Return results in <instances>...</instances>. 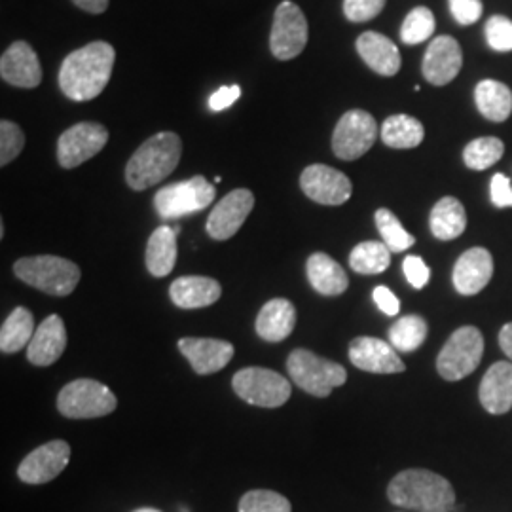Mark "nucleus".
Masks as SVG:
<instances>
[{
    "label": "nucleus",
    "instance_id": "obj_1",
    "mask_svg": "<svg viewBox=\"0 0 512 512\" xmlns=\"http://www.w3.org/2000/svg\"><path fill=\"white\" fill-rule=\"evenodd\" d=\"M114 59V48L103 40L92 42L67 55L59 71L61 90L69 99L78 103L92 101L107 88L114 69Z\"/></svg>",
    "mask_w": 512,
    "mask_h": 512
},
{
    "label": "nucleus",
    "instance_id": "obj_2",
    "mask_svg": "<svg viewBox=\"0 0 512 512\" xmlns=\"http://www.w3.org/2000/svg\"><path fill=\"white\" fill-rule=\"evenodd\" d=\"M387 497L393 505L418 512H452L456 492L452 484L433 471L408 469L389 482Z\"/></svg>",
    "mask_w": 512,
    "mask_h": 512
},
{
    "label": "nucleus",
    "instance_id": "obj_3",
    "mask_svg": "<svg viewBox=\"0 0 512 512\" xmlns=\"http://www.w3.org/2000/svg\"><path fill=\"white\" fill-rule=\"evenodd\" d=\"M183 143L177 133L162 131L152 135L126 165V181L133 190H147L167 179L181 162Z\"/></svg>",
    "mask_w": 512,
    "mask_h": 512
},
{
    "label": "nucleus",
    "instance_id": "obj_4",
    "mask_svg": "<svg viewBox=\"0 0 512 512\" xmlns=\"http://www.w3.org/2000/svg\"><path fill=\"white\" fill-rule=\"evenodd\" d=\"M14 274L38 291L54 296H69L80 281V268L61 256L40 255L19 258Z\"/></svg>",
    "mask_w": 512,
    "mask_h": 512
},
{
    "label": "nucleus",
    "instance_id": "obj_5",
    "mask_svg": "<svg viewBox=\"0 0 512 512\" xmlns=\"http://www.w3.org/2000/svg\"><path fill=\"white\" fill-rule=\"evenodd\" d=\"M287 370L294 384L313 397H329L332 389L346 384V368L329 359L317 357L308 349H294L287 359Z\"/></svg>",
    "mask_w": 512,
    "mask_h": 512
},
{
    "label": "nucleus",
    "instance_id": "obj_6",
    "mask_svg": "<svg viewBox=\"0 0 512 512\" xmlns=\"http://www.w3.org/2000/svg\"><path fill=\"white\" fill-rule=\"evenodd\" d=\"M118 406L116 395L97 380L82 378L65 385L57 397V410L71 420L103 418Z\"/></svg>",
    "mask_w": 512,
    "mask_h": 512
},
{
    "label": "nucleus",
    "instance_id": "obj_7",
    "mask_svg": "<svg viewBox=\"0 0 512 512\" xmlns=\"http://www.w3.org/2000/svg\"><path fill=\"white\" fill-rule=\"evenodd\" d=\"M239 399L260 408H279L291 399L293 387L287 378L270 368L249 366L239 370L232 380Z\"/></svg>",
    "mask_w": 512,
    "mask_h": 512
},
{
    "label": "nucleus",
    "instance_id": "obj_8",
    "mask_svg": "<svg viewBox=\"0 0 512 512\" xmlns=\"http://www.w3.org/2000/svg\"><path fill=\"white\" fill-rule=\"evenodd\" d=\"M215 196V184L209 183L202 175H196L188 181L160 188L154 198V207L162 219H181L209 207Z\"/></svg>",
    "mask_w": 512,
    "mask_h": 512
},
{
    "label": "nucleus",
    "instance_id": "obj_9",
    "mask_svg": "<svg viewBox=\"0 0 512 512\" xmlns=\"http://www.w3.org/2000/svg\"><path fill=\"white\" fill-rule=\"evenodd\" d=\"M484 355V336L476 327L456 330L440 349L437 370L448 382H459L473 374Z\"/></svg>",
    "mask_w": 512,
    "mask_h": 512
},
{
    "label": "nucleus",
    "instance_id": "obj_10",
    "mask_svg": "<svg viewBox=\"0 0 512 512\" xmlns=\"http://www.w3.org/2000/svg\"><path fill=\"white\" fill-rule=\"evenodd\" d=\"M378 137V124L366 110H348L336 124L332 133V150L340 160L353 162L363 158L374 147Z\"/></svg>",
    "mask_w": 512,
    "mask_h": 512
},
{
    "label": "nucleus",
    "instance_id": "obj_11",
    "mask_svg": "<svg viewBox=\"0 0 512 512\" xmlns=\"http://www.w3.org/2000/svg\"><path fill=\"white\" fill-rule=\"evenodd\" d=\"M308 44V21L300 6L291 0H285L277 6L270 35V50L272 54L289 61L296 55L302 54Z\"/></svg>",
    "mask_w": 512,
    "mask_h": 512
},
{
    "label": "nucleus",
    "instance_id": "obj_12",
    "mask_svg": "<svg viewBox=\"0 0 512 512\" xmlns=\"http://www.w3.org/2000/svg\"><path fill=\"white\" fill-rule=\"evenodd\" d=\"M109 143V131L101 124L82 122L67 129L57 141V160L65 169L92 160Z\"/></svg>",
    "mask_w": 512,
    "mask_h": 512
},
{
    "label": "nucleus",
    "instance_id": "obj_13",
    "mask_svg": "<svg viewBox=\"0 0 512 512\" xmlns=\"http://www.w3.org/2000/svg\"><path fill=\"white\" fill-rule=\"evenodd\" d=\"M300 188L310 200L321 205H342L353 192L348 175L323 164H313L302 171Z\"/></svg>",
    "mask_w": 512,
    "mask_h": 512
},
{
    "label": "nucleus",
    "instance_id": "obj_14",
    "mask_svg": "<svg viewBox=\"0 0 512 512\" xmlns=\"http://www.w3.org/2000/svg\"><path fill=\"white\" fill-rule=\"evenodd\" d=\"M253 207H255V196L251 190L247 188L232 190L211 211L205 224L207 234L217 241H226L236 236L243 222L251 215Z\"/></svg>",
    "mask_w": 512,
    "mask_h": 512
},
{
    "label": "nucleus",
    "instance_id": "obj_15",
    "mask_svg": "<svg viewBox=\"0 0 512 512\" xmlns=\"http://www.w3.org/2000/svg\"><path fill=\"white\" fill-rule=\"evenodd\" d=\"M71 459V446L65 440H52L19 463L18 476L25 484H46L63 473Z\"/></svg>",
    "mask_w": 512,
    "mask_h": 512
},
{
    "label": "nucleus",
    "instance_id": "obj_16",
    "mask_svg": "<svg viewBox=\"0 0 512 512\" xmlns=\"http://www.w3.org/2000/svg\"><path fill=\"white\" fill-rule=\"evenodd\" d=\"M463 65V52L454 37H437L423 55L421 71L429 84L446 86L456 80Z\"/></svg>",
    "mask_w": 512,
    "mask_h": 512
},
{
    "label": "nucleus",
    "instance_id": "obj_17",
    "mask_svg": "<svg viewBox=\"0 0 512 512\" xmlns=\"http://www.w3.org/2000/svg\"><path fill=\"white\" fill-rule=\"evenodd\" d=\"M349 361L372 374H399L406 370L397 349L372 336H359L349 344Z\"/></svg>",
    "mask_w": 512,
    "mask_h": 512
},
{
    "label": "nucleus",
    "instance_id": "obj_18",
    "mask_svg": "<svg viewBox=\"0 0 512 512\" xmlns=\"http://www.w3.org/2000/svg\"><path fill=\"white\" fill-rule=\"evenodd\" d=\"M0 76L4 82L23 88V90H33L42 82V67L38 61V55L35 50L19 40L14 42L0 59Z\"/></svg>",
    "mask_w": 512,
    "mask_h": 512
},
{
    "label": "nucleus",
    "instance_id": "obj_19",
    "mask_svg": "<svg viewBox=\"0 0 512 512\" xmlns=\"http://www.w3.org/2000/svg\"><path fill=\"white\" fill-rule=\"evenodd\" d=\"M494 275V258L488 249L473 247L459 256L454 266V287L463 296L478 294Z\"/></svg>",
    "mask_w": 512,
    "mask_h": 512
},
{
    "label": "nucleus",
    "instance_id": "obj_20",
    "mask_svg": "<svg viewBox=\"0 0 512 512\" xmlns=\"http://www.w3.org/2000/svg\"><path fill=\"white\" fill-rule=\"evenodd\" d=\"M179 351L198 374L207 376L228 365L236 349L230 342L215 338H183L179 340Z\"/></svg>",
    "mask_w": 512,
    "mask_h": 512
},
{
    "label": "nucleus",
    "instance_id": "obj_21",
    "mask_svg": "<svg viewBox=\"0 0 512 512\" xmlns=\"http://www.w3.org/2000/svg\"><path fill=\"white\" fill-rule=\"evenodd\" d=\"M67 348V329L59 315L46 317L27 348V359L35 366L54 365Z\"/></svg>",
    "mask_w": 512,
    "mask_h": 512
},
{
    "label": "nucleus",
    "instance_id": "obj_22",
    "mask_svg": "<svg viewBox=\"0 0 512 512\" xmlns=\"http://www.w3.org/2000/svg\"><path fill=\"white\" fill-rule=\"evenodd\" d=\"M169 296L177 308L198 310L213 306L222 296V287L217 279L211 277L184 275L171 283Z\"/></svg>",
    "mask_w": 512,
    "mask_h": 512
},
{
    "label": "nucleus",
    "instance_id": "obj_23",
    "mask_svg": "<svg viewBox=\"0 0 512 512\" xmlns=\"http://www.w3.org/2000/svg\"><path fill=\"white\" fill-rule=\"evenodd\" d=\"M480 403L486 412L501 416L512 408V363L499 361L488 368L478 389Z\"/></svg>",
    "mask_w": 512,
    "mask_h": 512
},
{
    "label": "nucleus",
    "instance_id": "obj_24",
    "mask_svg": "<svg viewBox=\"0 0 512 512\" xmlns=\"http://www.w3.org/2000/svg\"><path fill=\"white\" fill-rule=\"evenodd\" d=\"M256 334L266 342H283L296 327V308L287 298H274L262 306L256 317Z\"/></svg>",
    "mask_w": 512,
    "mask_h": 512
},
{
    "label": "nucleus",
    "instance_id": "obj_25",
    "mask_svg": "<svg viewBox=\"0 0 512 512\" xmlns=\"http://www.w3.org/2000/svg\"><path fill=\"white\" fill-rule=\"evenodd\" d=\"M357 52L363 57L366 65L380 76H395L401 69L399 48L393 44V40L380 33H363L357 38Z\"/></svg>",
    "mask_w": 512,
    "mask_h": 512
},
{
    "label": "nucleus",
    "instance_id": "obj_26",
    "mask_svg": "<svg viewBox=\"0 0 512 512\" xmlns=\"http://www.w3.org/2000/svg\"><path fill=\"white\" fill-rule=\"evenodd\" d=\"M306 270L311 287L319 294L338 296L346 293L349 287L348 274L344 272V268L325 253H313L308 258Z\"/></svg>",
    "mask_w": 512,
    "mask_h": 512
},
{
    "label": "nucleus",
    "instance_id": "obj_27",
    "mask_svg": "<svg viewBox=\"0 0 512 512\" xmlns=\"http://www.w3.org/2000/svg\"><path fill=\"white\" fill-rule=\"evenodd\" d=\"M181 228L160 226L152 232L147 245V268L154 277L171 274L177 264V236Z\"/></svg>",
    "mask_w": 512,
    "mask_h": 512
},
{
    "label": "nucleus",
    "instance_id": "obj_28",
    "mask_svg": "<svg viewBox=\"0 0 512 512\" xmlns=\"http://www.w3.org/2000/svg\"><path fill=\"white\" fill-rule=\"evenodd\" d=\"M476 109L490 122H505L512 114L511 88L499 80L486 78L476 84Z\"/></svg>",
    "mask_w": 512,
    "mask_h": 512
},
{
    "label": "nucleus",
    "instance_id": "obj_29",
    "mask_svg": "<svg viewBox=\"0 0 512 512\" xmlns=\"http://www.w3.org/2000/svg\"><path fill=\"white\" fill-rule=\"evenodd\" d=\"M429 226L435 238L440 241H452L459 238L467 228V213L463 203L454 196H444L435 203L431 211Z\"/></svg>",
    "mask_w": 512,
    "mask_h": 512
},
{
    "label": "nucleus",
    "instance_id": "obj_30",
    "mask_svg": "<svg viewBox=\"0 0 512 512\" xmlns=\"http://www.w3.org/2000/svg\"><path fill=\"white\" fill-rule=\"evenodd\" d=\"M35 317L27 308H16L12 311L0 329V351L2 353H18L29 348L35 336Z\"/></svg>",
    "mask_w": 512,
    "mask_h": 512
},
{
    "label": "nucleus",
    "instance_id": "obj_31",
    "mask_svg": "<svg viewBox=\"0 0 512 512\" xmlns=\"http://www.w3.org/2000/svg\"><path fill=\"white\" fill-rule=\"evenodd\" d=\"M423 137H425L423 124L408 114L389 116L382 126V141L389 148L408 150V148L420 147Z\"/></svg>",
    "mask_w": 512,
    "mask_h": 512
},
{
    "label": "nucleus",
    "instance_id": "obj_32",
    "mask_svg": "<svg viewBox=\"0 0 512 512\" xmlns=\"http://www.w3.org/2000/svg\"><path fill=\"white\" fill-rule=\"evenodd\" d=\"M349 266L361 275L382 274L391 266V251L384 241H363L351 251Z\"/></svg>",
    "mask_w": 512,
    "mask_h": 512
},
{
    "label": "nucleus",
    "instance_id": "obj_33",
    "mask_svg": "<svg viewBox=\"0 0 512 512\" xmlns=\"http://www.w3.org/2000/svg\"><path fill=\"white\" fill-rule=\"evenodd\" d=\"M427 321L420 315H404L389 329V344L397 351L412 353L420 348L427 338Z\"/></svg>",
    "mask_w": 512,
    "mask_h": 512
},
{
    "label": "nucleus",
    "instance_id": "obj_34",
    "mask_svg": "<svg viewBox=\"0 0 512 512\" xmlns=\"http://www.w3.org/2000/svg\"><path fill=\"white\" fill-rule=\"evenodd\" d=\"M505 154V145L497 137H478L463 150V162L473 171H484L497 164Z\"/></svg>",
    "mask_w": 512,
    "mask_h": 512
},
{
    "label": "nucleus",
    "instance_id": "obj_35",
    "mask_svg": "<svg viewBox=\"0 0 512 512\" xmlns=\"http://www.w3.org/2000/svg\"><path fill=\"white\" fill-rule=\"evenodd\" d=\"M376 226L391 253H404L416 243V238L404 230L401 220L397 219L395 213L389 209L376 211Z\"/></svg>",
    "mask_w": 512,
    "mask_h": 512
},
{
    "label": "nucleus",
    "instance_id": "obj_36",
    "mask_svg": "<svg viewBox=\"0 0 512 512\" xmlns=\"http://www.w3.org/2000/svg\"><path fill=\"white\" fill-rule=\"evenodd\" d=\"M435 29H437V19L433 16V12L425 6H418L404 19L401 40L408 46H416L433 37Z\"/></svg>",
    "mask_w": 512,
    "mask_h": 512
},
{
    "label": "nucleus",
    "instance_id": "obj_37",
    "mask_svg": "<svg viewBox=\"0 0 512 512\" xmlns=\"http://www.w3.org/2000/svg\"><path fill=\"white\" fill-rule=\"evenodd\" d=\"M291 501L272 490H253L239 499V512H291Z\"/></svg>",
    "mask_w": 512,
    "mask_h": 512
},
{
    "label": "nucleus",
    "instance_id": "obj_38",
    "mask_svg": "<svg viewBox=\"0 0 512 512\" xmlns=\"http://www.w3.org/2000/svg\"><path fill=\"white\" fill-rule=\"evenodd\" d=\"M25 147V135L18 124L10 120L0 122V165H8L16 160Z\"/></svg>",
    "mask_w": 512,
    "mask_h": 512
},
{
    "label": "nucleus",
    "instance_id": "obj_39",
    "mask_svg": "<svg viewBox=\"0 0 512 512\" xmlns=\"http://www.w3.org/2000/svg\"><path fill=\"white\" fill-rule=\"evenodd\" d=\"M484 33H486V40H488V46L495 50V52H512V21L505 16H494V18L488 19L486 27H484Z\"/></svg>",
    "mask_w": 512,
    "mask_h": 512
},
{
    "label": "nucleus",
    "instance_id": "obj_40",
    "mask_svg": "<svg viewBox=\"0 0 512 512\" xmlns=\"http://www.w3.org/2000/svg\"><path fill=\"white\" fill-rule=\"evenodd\" d=\"M387 0H344V14L353 23H365L378 18Z\"/></svg>",
    "mask_w": 512,
    "mask_h": 512
},
{
    "label": "nucleus",
    "instance_id": "obj_41",
    "mask_svg": "<svg viewBox=\"0 0 512 512\" xmlns=\"http://www.w3.org/2000/svg\"><path fill=\"white\" fill-rule=\"evenodd\" d=\"M403 272L406 275V281L414 289H423L429 283V279H431V270L423 262L421 256H406L403 262Z\"/></svg>",
    "mask_w": 512,
    "mask_h": 512
},
{
    "label": "nucleus",
    "instance_id": "obj_42",
    "mask_svg": "<svg viewBox=\"0 0 512 512\" xmlns=\"http://www.w3.org/2000/svg\"><path fill=\"white\" fill-rule=\"evenodd\" d=\"M450 12L459 25H473L482 18L484 6L480 0H448Z\"/></svg>",
    "mask_w": 512,
    "mask_h": 512
},
{
    "label": "nucleus",
    "instance_id": "obj_43",
    "mask_svg": "<svg viewBox=\"0 0 512 512\" xmlns=\"http://www.w3.org/2000/svg\"><path fill=\"white\" fill-rule=\"evenodd\" d=\"M490 194H492V203L499 209L512 207V184L507 175L495 173L490 184Z\"/></svg>",
    "mask_w": 512,
    "mask_h": 512
},
{
    "label": "nucleus",
    "instance_id": "obj_44",
    "mask_svg": "<svg viewBox=\"0 0 512 512\" xmlns=\"http://www.w3.org/2000/svg\"><path fill=\"white\" fill-rule=\"evenodd\" d=\"M241 97V88L238 84L236 86H224L217 92L209 97V109L213 112H220V110L230 109L236 101Z\"/></svg>",
    "mask_w": 512,
    "mask_h": 512
},
{
    "label": "nucleus",
    "instance_id": "obj_45",
    "mask_svg": "<svg viewBox=\"0 0 512 512\" xmlns=\"http://www.w3.org/2000/svg\"><path fill=\"white\" fill-rule=\"evenodd\" d=\"M372 298H374L376 306H378L380 310L384 311L385 315H389V317L399 315V311H401V302H399V298L393 294V291H389V289L384 287V285H380V287H376V289H374Z\"/></svg>",
    "mask_w": 512,
    "mask_h": 512
},
{
    "label": "nucleus",
    "instance_id": "obj_46",
    "mask_svg": "<svg viewBox=\"0 0 512 512\" xmlns=\"http://www.w3.org/2000/svg\"><path fill=\"white\" fill-rule=\"evenodd\" d=\"M73 2L88 14H103L109 8V0H73Z\"/></svg>",
    "mask_w": 512,
    "mask_h": 512
},
{
    "label": "nucleus",
    "instance_id": "obj_47",
    "mask_svg": "<svg viewBox=\"0 0 512 512\" xmlns=\"http://www.w3.org/2000/svg\"><path fill=\"white\" fill-rule=\"evenodd\" d=\"M499 346L512 363V323H507L499 332Z\"/></svg>",
    "mask_w": 512,
    "mask_h": 512
},
{
    "label": "nucleus",
    "instance_id": "obj_48",
    "mask_svg": "<svg viewBox=\"0 0 512 512\" xmlns=\"http://www.w3.org/2000/svg\"><path fill=\"white\" fill-rule=\"evenodd\" d=\"M133 512H160V511H156V509H137V511H133Z\"/></svg>",
    "mask_w": 512,
    "mask_h": 512
}]
</instances>
